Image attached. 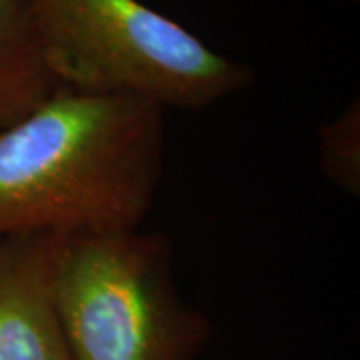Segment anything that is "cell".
<instances>
[{
    "instance_id": "cell-2",
    "label": "cell",
    "mask_w": 360,
    "mask_h": 360,
    "mask_svg": "<svg viewBox=\"0 0 360 360\" xmlns=\"http://www.w3.org/2000/svg\"><path fill=\"white\" fill-rule=\"evenodd\" d=\"M54 298L72 360H194L212 335L180 295L170 240L142 226L63 234Z\"/></svg>"
},
{
    "instance_id": "cell-5",
    "label": "cell",
    "mask_w": 360,
    "mask_h": 360,
    "mask_svg": "<svg viewBox=\"0 0 360 360\" xmlns=\"http://www.w3.org/2000/svg\"><path fill=\"white\" fill-rule=\"evenodd\" d=\"M63 86L40 42L28 0H0V130Z\"/></svg>"
},
{
    "instance_id": "cell-7",
    "label": "cell",
    "mask_w": 360,
    "mask_h": 360,
    "mask_svg": "<svg viewBox=\"0 0 360 360\" xmlns=\"http://www.w3.org/2000/svg\"><path fill=\"white\" fill-rule=\"evenodd\" d=\"M348 2H356V0H348Z\"/></svg>"
},
{
    "instance_id": "cell-1",
    "label": "cell",
    "mask_w": 360,
    "mask_h": 360,
    "mask_svg": "<svg viewBox=\"0 0 360 360\" xmlns=\"http://www.w3.org/2000/svg\"><path fill=\"white\" fill-rule=\"evenodd\" d=\"M165 153L162 106L63 86L0 130V238L142 226Z\"/></svg>"
},
{
    "instance_id": "cell-6",
    "label": "cell",
    "mask_w": 360,
    "mask_h": 360,
    "mask_svg": "<svg viewBox=\"0 0 360 360\" xmlns=\"http://www.w3.org/2000/svg\"><path fill=\"white\" fill-rule=\"evenodd\" d=\"M319 160L324 179L348 196L360 194V101L316 130Z\"/></svg>"
},
{
    "instance_id": "cell-4",
    "label": "cell",
    "mask_w": 360,
    "mask_h": 360,
    "mask_svg": "<svg viewBox=\"0 0 360 360\" xmlns=\"http://www.w3.org/2000/svg\"><path fill=\"white\" fill-rule=\"evenodd\" d=\"M60 232L0 238V360H72L54 298Z\"/></svg>"
},
{
    "instance_id": "cell-3",
    "label": "cell",
    "mask_w": 360,
    "mask_h": 360,
    "mask_svg": "<svg viewBox=\"0 0 360 360\" xmlns=\"http://www.w3.org/2000/svg\"><path fill=\"white\" fill-rule=\"evenodd\" d=\"M52 70L68 89L205 110L245 90L252 68L142 0H28Z\"/></svg>"
}]
</instances>
